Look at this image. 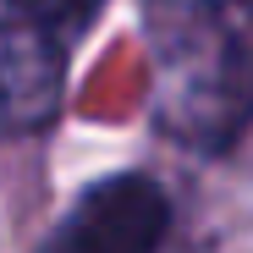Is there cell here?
Returning a JSON list of instances; mask_svg holds the SVG:
<instances>
[{"label": "cell", "instance_id": "cell-5", "mask_svg": "<svg viewBox=\"0 0 253 253\" xmlns=\"http://www.w3.org/2000/svg\"><path fill=\"white\" fill-rule=\"evenodd\" d=\"M165 6H193V11H204V6H215V0H165Z\"/></svg>", "mask_w": 253, "mask_h": 253}, {"label": "cell", "instance_id": "cell-3", "mask_svg": "<svg viewBox=\"0 0 253 253\" xmlns=\"http://www.w3.org/2000/svg\"><path fill=\"white\" fill-rule=\"evenodd\" d=\"M61 83H66V55L50 28L28 17L0 22V126L33 132L61 110Z\"/></svg>", "mask_w": 253, "mask_h": 253}, {"label": "cell", "instance_id": "cell-4", "mask_svg": "<svg viewBox=\"0 0 253 253\" xmlns=\"http://www.w3.org/2000/svg\"><path fill=\"white\" fill-rule=\"evenodd\" d=\"M11 6L28 17V22H39V28H50L55 39H66V33H83L94 17H99V6L105 0H11Z\"/></svg>", "mask_w": 253, "mask_h": 253}, {"label": "cell", "instance_id": "cell-2", "mask_svg": "<svg viewBox=\"0 0 253 253\" xmlns=\"http://www.w3.org/2000/svg\"><path fill=\"white\" fill-rule=\"evenodd\" d=\"M165 231H171L165 187L143 171H121L83 193L39 253H160Z\"/></svg>", "mask_w": 253, "mask_h": 253}, {"label": "cell", "instance_id": "cell-1", "mask_svg": "<svg viewBox=\"0 0 253 253\" xmlns=\"http://www.w3.org/2000/svg\"><path fill=\"white\" fill-rule=\"evenodd\" d=\"M154 121L187 149H226L253 121V44L204 6L182 39L160 50Z\"/></svg>", "mask_w": 253, "mask_h": 253}]
</instances>
